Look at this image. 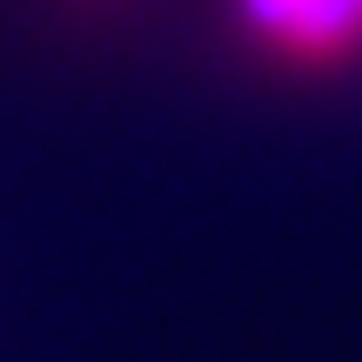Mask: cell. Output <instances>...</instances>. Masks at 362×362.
I'll return each instance as SVG.
<instances>
[{
  "instance_id": "cell-1",
  "label": "cell",
  "mask_w": 362,
  "mask_h": 362,
  "mask_svg": "<svg viewBox=\"0 0 362 362\" xmlns=\"http://www.w3.org/2000/svg\"><path fill=\"white\" fill-rule=\"evenodd\" d=\"M248 13L296 47H342L362 21V0H248Z\"/></svg>"
}]
</instances>
